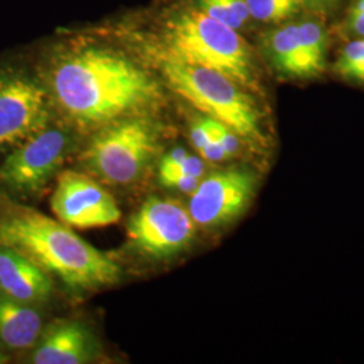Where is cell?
Returning a JSON list of instances; mask_svg holds the SVG:
<instances>
[{
	"label": "cell",
	"mask_w": 364,
	"mask_h": 364,
	"mask_svg": "<svg viewBox=\"0 0 364 364\" xmlns=\"http://www.w3.org/2000/svg\"><path fill=\"white\" fill-rule=\"evenodd\" d=\"M69 147L64 131L48 127L19 144L0 164V192L18 198L39 195L65 162Z\"/></svg>",
	"instance_id": "8992f818"
},
{
	"label": "cell",
	"mask_w": 364,
	"mask_h": 364,
	"mask_svg": "<svg viewBox=\"0 0 364 364\" xmlns=\"http://www.w3.org/2000/svg\"><path fill=\"white\" fill-rule=\"evenodd\" d=\"M267 52L274 66L289 77L318 76L302 45L299 25H287L274 30L267 39Z\"/></svg>",
	"instance_id": "5bb4252c"
},
{
	"label": "cell",
	"mask_w": 364,
	"mask_h": 364,
	"mask_svg": "<svg viewBox=\"0 0 364 364\" xmlns=\"http://www.w3.org/2000/svg\"><path fill=\"white\" fill-rule=\"evenodd\" d=\"M168 45L169 55L180 61L216 70L243 88L257 84L247 42L200 10L180 14L170 22Z\"/></svg>",
	"instance_id": "277c9868"
},
{
	"label": "cell",
	"mask_w": 364,
	"mask_h": 364,
	"mask_svg": "<svg viewBox=\"0 0 364 364\" xmlns=\"http://www.w3.org/2000/svg\"><path fill=\"white\" fill-rule=\"evenodd\" d=\"M299 37L306 54L318 75L326 68V36L324 28L318 23L308 21L299 25Z\"/></svg>",
	"instance_id": "e0dca14e"
},
{
	"label": "cell",
	"mask_w": 364,
	"mask_h": 364,
	"mask_svg": "<svg viewBox=\"0 0 364 364\" xmlns=\"http://www.w3.org/2000/svg\"><path fill=\"white\" fill-rule=\"evenodd\" d=\"M196 227L182 203L153 196L131 216L127 236L131 245L146 255L168 258L189 246Z\"/></svg>",
	"instance_id": "52a82bcc"
},
{
	"label": "cell",
	"mask_w": 364,
	"mask_h": 364,
	"mask_svg": "<svg viewBox=\"0 0 364 364\" xmlns=\"http://www.w3.org/2000/svg\"><path fill=\"white\" fill-rule=\"evenodd\" d=\"M197 3L200 11L235 30L243 26L251 16L246 0H197Z\"/></svg>",
	"instance_id": "9a60e30c"
},
{
	"label": "cell",
	"mask_w": 364,
	"mask_h": 364,
	"mask_svg": "<svg viewBox=\"0 0 364 364\" xmlns=\"http://www.w3.org/2000/svg\"><path fill=\"white\" fill-rule=\"evenodd\" d=\"M97 351L96 338L85 324L75 320L55 321L43 328L33 348L31 363L82 364L92 362Z\"/></svg>",
	"instance_id": "8fae6325"
},
{
	"label": "cell",
	"mask_w": 364,
	"mask_h": 364,
	"mask_svg": "<svg viewBox=\"0 0 364 364\" xmlns=\"http://www.w3.org/2000/svg\"><path fill=\"white\" fill-rule=\"evenodd\" d=\"M52 277L13 248L0 245V294L37 305L50 299Z\"/></svg>",
	"instance_id": "7c38bea8"
},
{
	"label": "cell",
	"mask_w": 364,
	"mask_h": 364,
	"mask_svg": "<svg viewBox=\"0 0 364 364\" xmlns=\"http://www.w3.org/2000/svg\"><path fill=\"white\" fill-rule=\"evenodd\" d=\"M255 176L246 170L218 171L201 178L188 210L197 227L213 228L240 216L255 193Z\"/></svg>",
	"instance_id": "30bf717a"
},
{
	"label": "cell",
	"mask_w": 364,
	"mask_h": 364,
	"mask_svg": "<svg viewBox=\"0 0 364 364\" xmlns=\"http://www.w3.org/2000/svg\"><path fill=\"white\" fill-rule=\"evenodd\" d=\"M250 15L262 22H281L294 16L304 0H246Z\"/></svg>",
	"instance_id": "2e32d148"
},
{
	"label": "cell",
	"mask_w": 364,
	"mask_h": 364,
	"mask_svg": "<svg viewBox=\"0 0 364 364\" xmlns=\"http://www.w3.org/2000/svg\"><path fill=\"white\" fill-rule=\"evenodd\" d=\"M0 245L13 248L45 273L78 291H96L120 281L115 260L73 228L0 192Z\"/></svg>",
	"instance_id": "7a4b0ae2"
},
{
	"label": "cell",
	"mask_w": 364,
	"mask_h": 364,
	"mask_svg": "<svg viewBox=\"0 0 364 364\" xmlns=\"http://www.w3.org/2000/svg\"><path fill=\"white\" fill-rule=\"evenodd\" d=\"M50 207L58 220L76 230L103 228L122 219L112 195L92 177L75 170L58 174Z\"/></svg>",
	"instance_id": "ba28073f"
},
{
	"label": "cell",
	"mask_w": 364,
	"mask_h": 364,
	"mask_svg": "<svg viewBox=\"0 0 364 364\" xmlns=\"http://www.w3.org/2000/svg\"><path fill=\"white\" fill-rule=\"evenodd\" d=\"M43 331L42 314L31 304L0 294V346L10 351L34 348Z\"/></svg>",
	"instance_id": "4fadbf2b"
},
{
	"label": "cell",
	"mask_w": 364,
	"mask_h": 364,
	"mask_svg": "<svg viewBox=\"0 0 364 364\" xmlns=\"http://www.w3.org/2000/svg\"><path fill=\"white\" fill-rule=\"evenodd\" d=\"M7 363V356L0 351V364Z\"/></svg>",
	"instance_id": "d4e9b609"
},
{
	"label": "cell",
	"mask_w": 364,
	"mask_h": 364,
	"mask_svg": "<svg viewBox=\"0 0 364 364\" xmlns=\"http://www.w3.org/2000/svg\"><path fill=\"white\" fill-rule=\"evenodd\" d=\"M170 88L210 119L234 131L255 149L266 146L260 115L254 100L234 80L204 66L168 55L161 64Z\"/></svg>",
	"instance_id": "3957f363"
},
{
	"label": "cell",
	"mask_w": 364,
	"mask_h": 364,
	"mask_svg": "<svg viewBox=\"0 0 364 364\" xmlns=\"http://www.w3.org/2000/svg\"><path fill=\"white\" fill-rule=\"evenodd\" d=\"M320 3H332V1H336V0H317Z\"/></svg>",
	"instance_id": "484cf974"
},
{
	"label": "cell",
	"mask_w": 364,
	"mask_h": 364,
	"mask_svg": "<svg viewBox=\"0 0 364 364\" xmlns=\"http://www.w3.org/2000/svg\"><path fill=\"white\" fill-rule=\"evenodd\" d=\"M335 70L340 77L364 84V37L352 41L340 54Z\"/></svg>",
	"instance_id": "ac0fdd59"
},
{
	"label": "cell",
	"mask_w": 364,
	"mask_h": 364,
	"mask_svg": "<svg viewBox=\"0 0 364 364\" xmlns=\"http://www.w3.org/2000/svg\"><path fill=\"white\" fill-rule=\"evenodd\" d=\"M53 99L81 127H102L156 103V81L130 58L87 48L60 58L50 72Z\"/></svg>",
	"instance_id": "6da1fadb"
},
{
	"label": "cell",
	"mask_w": 364,
	"mask_h": 364,
	"mask_svg": "<svg viewBox=\"0 0 364 364\" xmlns=\"http://www.w3.org/2000/svg\"><path fill=\"white\" fill-rule=\"evenodd\" d=\"M191 139L195 146L197 153H200L210 141V130H209L207 117L200 119L191 131Z\"/></svg>",
	"instance_id": "44dd1931"
},
{
	"label": "cell",
	"mask_w": 364,
	"mask_h": 364,
	"mask_svg": "<svg viewBox=\"0 0 364 364\" xmlns=\"http://www.w3.org/2000/svg\"><path fill=\"white\" fill-rule=\"evenodd\" d=\"M207 120H208V117H207ZM198 154L207 162H220V161H224V159L228 158L225 150L223 149V146L219 142V139L212 134V131H210V141Z\"/></svg>",
	"instance_id": "7402d4cb"
},
{
	"label": "cell",
	"mask_w": 364,
	"mask_h": 364,
	"mask_svg": "<svg viewBox=\"0 0 364 364\" xmlns=\"http://www.w3.org/2000/svg\"><path fill=\"white\" fill-rule=\"evenodd\" d=\"M348 25L352 31L364 37V0H355L348 15Z\"/></svg>",
	"instance_id": "603a6c76"
},
{
	"label": "cell",
	"mask_w": 364,
	"mask_h": 364,
	"mask_svg": "<svg viewBox=\"0 0 364 364\" xmlns=\"http://www.w3.org/2000/svg\"><path fill=\"white\" fill-rule=\"evenodd\" d=\"M48 95L22 75L0 76V151H11L48 127Z\"/></svg>",
	"instance_id": "9c48e42d"
},
{
	"label": "cell",
	"mask_w": 364,
	"mask_h": 364,
	"mask_svg": "<svg viewBox=\"0 0 364 364\" xmlns=\"http://www.w3.org/2000/svg\"><path fill=\"white\" fill-rule=\"evenodd\" d=\"M153 126L141 117H126L105 126L82 154V166L102 181L130 185L138 181L156 154Z\"/></svg>",
	"instance_id": "5b68a950"
},
{
	"label": "cell",
	"mask_w": 364,
	"mask_h": 364,
	"mask_svg": "<svg viewBox=\"0 0 364 364\" xmlns=\"http://www.w3.org/2000/svg\"><path fill=\"white\" fill-rule=\"evenodd\" d=\"M188 151L182 147H176L173 149L171 151H169L166 156H164V159L161 161V165L162 168H168V166H174L177 164H180L181 161H183L186 156H188Z\"/></svg>",
	"instance_id": "cb8c5ba5"
},
{
	"label": "cell",
	"mask_w": 364,
	"mask_h": 364,
	"mask_svg": "<svg viewBox=\"0 0 364 364\" xmlns=\"http://www.w3.org/2000/svg\"><path fill=\"white\" fill-rule=\"evenodd\" d=\"M204 171H205V166H204L203 159L188 154V156L183 161H181L177 165H174V166H168V168L159 166V178L161 177H168V176H177V174H188V176H195V177H203Z\"/></svg>",
	"instance_id": "d6986e66"
},
{
	"label": "cell",
	"mask_w": 364,
	"mask_h": 364,
	"mask_svg": "<svg viewBox=\"0 0 364 364\" xmlns=\"http://www.w3.org/2000/svg\"><path fill=\"white\" fill-rule=\"evenodd\" d=\"M201 178L203 177H195V176H188V174H177V176L161 177L159 180L166 188H173V189L180 191L182 193L191 195L201 181Z\"/></svg>",
	"instance_id": "ffe728a7"
}]
</instances>
